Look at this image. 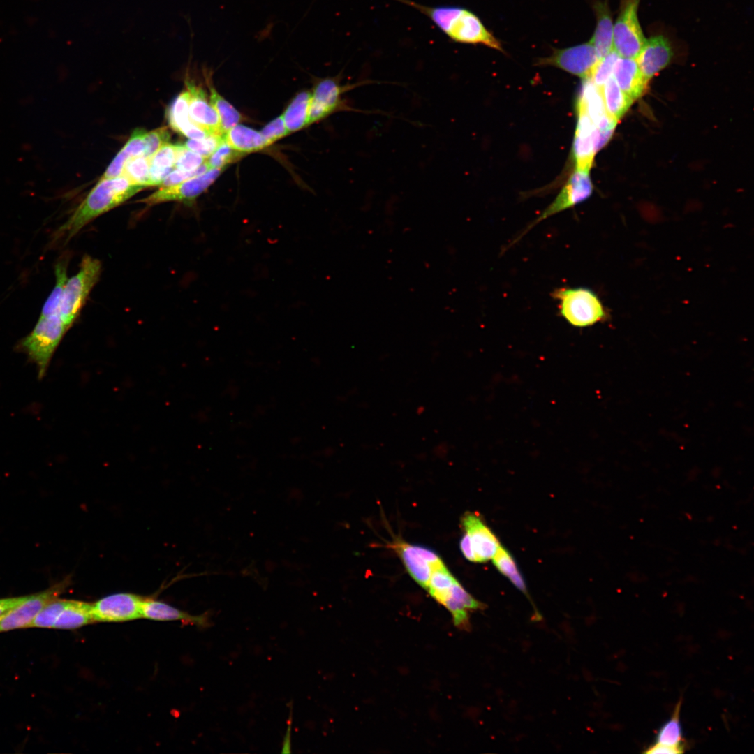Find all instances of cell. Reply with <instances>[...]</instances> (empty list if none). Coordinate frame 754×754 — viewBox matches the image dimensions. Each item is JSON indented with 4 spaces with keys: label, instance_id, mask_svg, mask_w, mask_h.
Segmentation results:
<instances>
[{
    "label": "cell",
    "instance_id": "38",
    "mask_svg": "<svg viewBox=\"0 0 754 754\" xmlns=\"http://www.w3.org/2000/svg\"><path fill=\"white\" fill-rule=\"evenodd\" d=\"M223 135H208L200 140H188L184 145L188 149L207 158L223 141Z\"/></svg>",
    "mask_w": 754,
    "mask_h": 754
},
{
    "label": "cell",
    "instance_id": "25",
    "mask_svg": "<svg viewBox=\"0 0 754 754\" xmlns=\"http://www.w3.org/2000/svg\"><path fill=\"white\" fill-rule=\"evenodd\" d=\"M600 91L607 113L618 121L630 107L633 100L619 88L612 76L600 87Z\"/></svg>",
    "mask_w": 754,
    "mask_h": 754
},
{
    "label": "cell",
    "instance_id": "34",
    "mask_svg": "<svg viewBox=\"0 0 754 754\" xmlns=\"http://www.w3.org/2000/svg\"><path fill=\"white\" fill-rule=\"evenodd\" d=\"M68 600L56 598L47 604L27 627L53 628Z\"/></svg>",
    "mask_w": 754,
    "mask_h": 754
},
{
    "label": "cell",
    "instance_id": "32",
    "mask_svg": "<svg viewBox=\"0 0 754 754\" xmlns=\"http://www.w3.org/2000/svg\"><path fill=\"white\" fill-rule=\"evenodd\" d=\"M681 705V701L680 700L677 703L670 718L659 729L656 736V744L673 747H681L682 730L679 720Z\"/></svg>",
    "mask_w": 754,
    "mask_h": 754
},
{
    "label": "cell",
    "instance_id": "41",
    "mask_svg": "<svg viewBox=\"0 0 754 754\" xmlns=\"http://www.w3.org/2000/svg\"><path fill=\"white\" fill-rule=\"evenodd\" d=\"M209 170L205 161L198 168L192 171L179 170L171 171L162 181L161 186H168L179 184L192 177L200 175Z\"/></svg>",
    "mask_w": 754,
    "mask_h": 754
},
{
    "label": "cell",
    "instance_id": "40",
    "mask_svg": "<svg viewBox=\"0 0 754 754\" xmlns=\"http://www.w3.org/2000/svg\"><path fill=\"white\" fill-rule=\"evenodd\" d=\"M147 132L143 128H136L131 135L129 140L121 149L129 158L143 156L145 149V136Z\"/></svg>",
    "mask_w": 754,
    "mask_h": 754
},
{
    "label": "cell",
    "instance_id": "11",
    "mask_svg": "<svg viewBox=\"0 0 754 754\" xmlns=\"http://www.w3.org/2000/svg\"><path fill=\"white\" fill-rule=\"evenodd\" d=\"M144 598L131 593H117L91 604L94 621L124 622L142 618Z\"/></svg>",
    "mask_w": 754,
    "mask_h": 754
},
{
    "label": "cell",
    "instance_id": "21",
    "mask_svg": "<svg viewBox=\"0 0 754 754\" xmlns=\"http://www.w3.org/2000/svg\"><path fill=\"white\" fill-rule=\"evenodd\" d=\"M593 8L596 17V26L589 42L600 59L613 50L614 25L607 0L596 1Z\"/></svg>",
    "mask_w": 754,
    "mask_h": 754
},
{
    "label": "cell",
    "instance_id": "26",
    "mask_svg": "<svg viewBox=\"0 0 754 754\" xmlns=\"http://www.w3.org/2000/svg\"><path fill=\"white\" fill-rule=\"evenodd\" d=\"M311 98L309 91H301L294 97L285 110L282 117L288 133L300 130L308 125Z\"/></svg>",
    "mask_w": 754,
    "mask_h": 754
},
{
    "label": "cell",
    "instance_id": "46",
    "mask_svg": "<svg viewBox=\"0 0 754 754\" xmlns=\"http://www.w3.org/2000/svg\"><path fill=\"white\" fill-rule=\"evenodd\" d=\"M290 720L288 721V725L286 729V732L284 735L281 753H288L291 752V744H290V734H291V725H292V711L290 714Z\"/></svg>",
    "mask_w": 754,
    "mask_h": 754
},
{
    "label": "cell",
    "instance_id": "36",
    "mask_svg": "<svg viewBox=\"0 0 754 754\" xmlns=\"http://www.w3.org/2000/svg\"><path fill=\"white\" fill-rule=\"evenodd\" d=\"M619 57L620 56L613 50L599 59L590 77L597 87H602L612 76L614 66Z\"/></svg>",
    "mask_w": 754,
    "mask_h": 754
},
{
    "label": "cell",
    "instance_id": "20",
    "mask_svg": "<svg viewBox=\"0 0 754 754\" xmlns=\"http://www.w3.org/2000/svg\"><path fill=\"white\" fill-rule=\"evenodd\" d=\"M612 77L619 88L633 101L642 95L648 82L642 76L635 59L619 57Z\"/></svg>",
    "mask_w": 754,
    "mask_h": 754
},
{
    "label": "cell",
    "instance_id": "18",
    "mask_svg": "<svg viewBox=\"0 0 754 754\" xmlns=\"http://www.w3.org/2000/svg\"><path fill=\"white\" fill-rule=\"evenodd\" d=\"M576 109L584 111L596 128L608 124L613 119L607 113L600 88L594 84L591 77L584 78Z\"/></svg>",
    "mask_w": 754,
    "mask_h": 754
},
{
    "label": "cell",
    "instance_id": "24",
    "mask_svg": "<svg viewBox=\"0 0 754 754\" xmlns=\"http://www.w3.org/2000/svg\"><path fill=\"white\" fill-rule=\"evenodd\" d=\"M93 621L91 604L79 600H68L53 628L75 629L91 623Z\"/></svg>",
    "mask_w": 754,
    "mask_h": 754
},
{
    "label": "cell",
    "instance_id": "28",
    "mask_svg": "<svg viewBox=\"0 0 754 754\" xmlns=\"http://www.w3.org/2000/svg\"><path fill=\"white\" fill-rule=\"evenodd\" d=\"M457 581L444 565L434 570L425 589L438 603L444 605L450 598L453 585Z\"/></svg>",
    "mask_w": 754,
    "mask_h": 754
},
{
    "label": "cell",
    "instance_id": "23",
    "mask_svg": "<svg viewBox=\"0 0 754 754\" xmlns=\"http://www.w3.org/2000/svg\"><path fill=\"white\" fill-rule=\"evenodd\" d=\"M223 139L231 147L244 154L269 146L260 132L242 124H237L226 131Z\"/></svg>",
    "mask_w": 754,
    "mask_h": 754
},
{
    "label": "cell",
    "instance_id": "4",
    "mask_svg": "<svg viewBox=\"0 0 754 754\" xmlns=\"http://www.w3.org/2000/svg\"><path fill=\"white\" fill-rule=\"evenodd\" d=\"M559 302L561 315L571 325L584 327L603 321L607 316L598 295L586 288H559L552 294Z\"/></svg>",
    "mask_w": 754,
    "mask_h": 754
},
{
    "label": "cell",
    "instance_id": "16",
    "mask_svg": "<svg viewBox=\"0 0 754 754\" xmlns=\"http://www.w3.org/2000/svg\"><path fill=\"white\" fill-rule=\"evenodd\" d=\"M185 83L189 94L188 114L191 121L209 135H223L219 115L207 101L204 90L188 79Z\"/></svg>",
    "mask_w": 754,
    "mask_h": 754
},
{
    "label": "cell",
    "instance_id": "8",
    "mask_svg": "<svg viewBox=\"0 0 754 754\" xmlns=\"http://www.w3.org/2000/svg\"><path fill=\"white\" fill-rule=\"evenodd\" d=\"M592 193L593 184L589 176V171L575 170L554 201L513 239L509 246H507V249L519 241L540 222L584 202L591 195Z\"/></svg>",
    "mask_w": 754,
    "mask_h": 754
},
{
    "label": "cell",
    "instance_id": "2",
    "mask_svg": "<svg viewBox=\"0 0 754 754\" xmlns=\"http://www.w3.org/2000/svg\"><path fill=\"white\" fill-rule=\"evenodd\" d=\"M143 188L144 186L133 183L123 175L100 179L59 228L57 235L65 236L67 240L71 239L92 220L122 204Z\"/></svg>",
    "mask_w": 754,
    "mask_h": 754
},
{
    "label": "cell",
    "instance_id": "45",
    "mask_svg": "<svg viewBox=\"0 0 754 754\" xmlns=\"http://www.w3.org/2000/svg\"><path fill=\"white\" fill-rule=\"evenodd\" d=\"M27 596L0 599V616L22 603Z\"/></svg>",
    "mask_w": 754,
    "mask_h": 754
},
{
    "label": "cell",
    "instance_id": "14",
    "mask_svg": "<svg viewBox=\"0 0 754 754\" xmlns=\"http://www.w3.org/2000/svg\"><path fill=\"white\" fill-rule=\"evenodd\" d=\"M464 534L473 552L475 562H485L493 558L501 544L479 515L468 512L461 518Z\"/></svg>",
    "mask_w": 754,
    "mask_h": 754
},
{
    "label": "cell",
    "instance_id": "30",
    "mask_svg": "<svg viewBox=\"0 0 754 754\" xmlns=\"http://www.w3.org/2000/svg\"><path fill=\"white\" fill-rule=\"evenodd\" d=\"M491 559L496 568L529 598L524 581L510 552L501 545Z\"/></svg>",
    "mask_w": 754,
    "mask_h": 754
},
{
    "label": "cell",
    "instance_id": "33",
    "mask_svg": "<svg viewBox=\"0 0 754 754\" xmlns=\"http://www.w3.org/2000/svg\"><path fill=\"white\" fill-rule=\"evenodd\" d=\"M149 158L138 156L131 158L126 162L123 176L134 184L144 186H150Z\"/></svg>",
    "mask_w": 754,
    "mask_h": 754
},
{
    "label": "cell",
    "instance_id": "3",
    "mask_svg": "<svg viewBox=\"0 0 754 754\" xmlns=\"http://www.w3.org/2000/svg\"><path fill=\"white\" fill-rule=\"evenodd\" d=\"M68 330L58 313L39 317L31 332L19 342V350L35 364L40 379L45 376L52 356Z\"/></svg>",
    "mask_w": 754,
    "mask_h": 754
},
{
    "label": "cell",
    "instance_id": "15",
    "mask_svg": "<svg viewBox=\"0 0 754 754\" xmlns=\"http://www.w3.org/2000/svg\"><path fill=\"white\" fill-rule=\"evenodd\" d=\"M576 111L577 122L572 147L575 170L589 171L597 152L598 129L584 111Z\"/></svg>",
    "mask_w": 754,
    "mask_h": 754
},
{
    "label": "cell",
    "instance_id": "5",
    "mask_svg": "<svg viewBox=\"0 0 754 754\" xmlns=\"http://www.w3.org/2000/svg\"><path fill=\"white\" fill-rule=\"evenodd\" d=\"M101 272V262L90 256L82 258L79 271L68 279L58 309V314L69 329L78 317Z\"/></svg>",
    "mask_w": 754,
    "mask_h": 754
},
{
    "label": "cell",
    "instance_id": "35",
    "mask_svg": "<svg viewBox=\"0 0 754 754\" xmlns=\"http://www.w3.org/2000/svg\"><path fill=\"white\" fill-rule=\"evenodd\" d=\"M244 154L231 147L225 140L219 144L212 154L205 160L209 169H223L227 165L239 159Z\"/></svg>",
    "mask_w": 754,
    "mask_h": 754
},
{
    "label": "cell",
    "instance_id": "43",
    "mask_svg": "<svg viewBox=\"0 0 754 754\" xmlns=\"http://www.w3.org/2000/svg\"><path fill=\"white\" fill-rule=\"evenodd\" d=\"M128 159V158L121 149L100 179H112L121 176L123 175L126 162Z\"/></svg>",
    "mask_w": 754,
    "mask_h": 754
},
{
    "label": "cell",
    "instance_id": "31",
    "mask_svg": "<svg viewBox=\"0 0 754 754\" xmlns=\"http://www.w3.org/2000/svg\"><path fill=\"white\" fill-rule=\"evenodd\" d=\"M209 102L217 112L223 134L233 126L238 124L242 119L239 112L213 87H210Z\"/></svg>",
    "mask_w": 754,
    "mask_h": 754
},
{
    "label": "cell",
    "instance_id": "42",
    "mask_svg": "<svg viewBox=\"0 0 754 754\" xmlns=\"http://www.w3.org/2000/svg\"><path fill=\"white\" fill-rule=\"evenodd\" d=\"M260 133L269 145L274 141L288 134L283 119L281 116L276 117L268 123L260 131Z\"/></svg>",
    "mask_w": 754,
    "mask_h": 754
},
{
    "label": "cell",
    "instance_id": "44",
    "mask_svg": "<svg viewBox=\"0 0 754 754\" xmlns=\"http://www.w3.org/2000/svg\"><path fill=\"white\" fill-rule=\"evenodd\" d=\"M681 747H673L656 744L649 747L644 753L648 754H677L683 752Z\"/></svg>",
    "mask_w": 754,
    "mask_h": 754
},
{
    "label": "cell",
    "instance_id": "13",
    "mask_svg": "<svg viewBox=\"0 0 754 754\" xmlns=\"http://www.w3.org/2000/svg\"><path fill=\"white\" fill-rule=\"evenodd\" d=\"M392 547L399 555L409 575L424 589L434 570L445 565L441 557L429 548L399 540L394 542Z\"/></svg>",
    "mask_w": 754,
    "mask_h": 754
},
{
    "label": "cell",
    "instance_id": "27",
    "mask_svg": "<svg viewBox=\"0 0 754 754\" xmlns=\"http://www.w3.org/2000/svg\"><path fill=\"white\" fill-rule=\"evenodd\" d=\"M177 145L165 144L149 158L150 186H160L164 178L174 168Z\"/></svg>",
    "mask_w": 754,
    "mask_h": 754
},
{
    "label": "cell",
    "instance_id": "7",
    "mask_svg": "<svg viewBox=\"0 0 754 754\" xmlns=\"http://www.w3.org/2000/svg\"><path fill=\"white\" fill-rule=\"evenodd\" d=\"M640 0H621L614 25L613 50L621 57L635 59L646 39L637 17Z\"/></svg>",
    "mask_w": 754,
    "mask_h": 754
},
{
    "label": "cell",
    "instance_id": "19",
    "mask_svg": "<svg viewBox=\"0 0 754 754\" xmlns=\"http://www.w3.org/2000/svg\"><path fill=\"white\" fill-rule=\"evenodd\" d=\"M188 91H182L173 101L167 111V119L170 127L175 131L193 140H200L209 134L190 119L188 114Z\"/></svg>",
    "mask_w": 754,
    "mask_h": 754
},
{
    "label": "cell",
    "instance_id": "12",
    "mask_svg": "<svg viewBox=\"0 0 754 754\" xmlns=\"http://www.w3.org/2000/svg\"><path fill=\"white\" fill-rule=\"evenodd\" d=\"M223 169H209L203 174L177 184L161 186L148 197L139 200L148 206L162 202L178 201L184 203L193 202L216 179Z\"/></svg>",
    "mask_w": 754,
    "mask_h": 754
},
{
    "label": "cell",
    "instance_id": "9",
    "mask_svg": "<svg viewBox=\"0 0 754 754\" xmlns=\"http://www.w3.org/2000/svg\"><path fill=\"white\" fill-rule=\"evenodd\" d=\"M599 59L593 45L588 42L564 49L554 50L549 57L539 59L536 65L554 66L574 75L586 78L591 77Z\"/></svg>",
    "mask_w": 754,
    "mask_h": 754
},
{
    "label": "cell",
    "instance_id": "1",
    "mask_svg": "<svg viewBox=\"0 0 754 754\" xmlns=\"http://www.w3.org/2000/svg\"><path fill=\"white\" fill-rule=\"evenodd\" d=\"M427 17L450 39L456 43L483 45L503 51L501 43L472 11L459 6H429L412 0H395Z\"/></svg>",
    "mask_w": 754,
    "mask_h": 754
},
{
    "label": "cell",
    "instance_id": "22",
    "mask_svg": "<svg viewBox=\"0 0 754 754\" xmlns=\"http://www.w3.org/2000/svg\"><path fill=\"white\" fill-rule=\"evenodd\" d=\"M142 618L154 621H181L185 623L206 626L207 619L203 615L193 616L167 603L151 598H145L142 605Z\"/></svg>",
    "mask_w": 754,
    "mask_h": 754
},
{
    "label": "cell",
    "instance_id": "29",
    "mask_svg": "<svg viewBox=\"0 0 754 754\" xmlns=\"http://www.w3.org/2000/svg\"><path fill=\"white\" fill-rule=\"evenodd\" d=\"M67 257L61 258L55 265L56 283L45 301L39 317H46L54 313H58L59 306L63 295L67 278Z\"/></svg>",
    "mask_w": 754,
    "mask_h": 754
},
{
    "label": "cell",
    "instance_id": "6",
    "mask_svg": "<svg viewBox=\"0 0 754 754\" xmlns=\"http://www.w3.org/2000/svg\"><path fill=\"white\" fill-rule=\"evenodd\" d=\"M340 75L328 77L319 80L314 87L309 108L308 124L315 123L338 110H349L361 113H374L368 110L357 109L347 105L342 99V94L355 88L376 82L366 80L355 83L341 85Z\"/></svg>",
    "mask_w": 754,
    "mask_h": 754
},
{
    "label": "cell",
    "instance_id": "10",
    "mask_svg": "<svg viewBox=\"0 0 754 754\" xmlns=\"http://www.w3.org/2000/svg\"><path fill=\"white\" fill-rule=\"evenodd\" d=\"M69 582L66 578L43 592L28 596L22 603L0 616V632L27 627L47 604L65 591Z\"/></svg>",
    "mask_w": 754,
    "mask_h": 754
},
{
    "label": "cell",
    "instance_id": "37",
    "mask_svg": "<svg viewBox=\"0 0 754 754\" xmlns=\"http://www.w3.org/2000/svg\"><path fill=\"white\" fill-rule=\"evenodd\" d=\"M206 158L187 149L184 145H177L174 168L182 171H192L200 166Z\"/></svg>",
    "mask_w": 754,
    "mask_h": 754
},
{
    "label": "cell",
    "instance_id": "17",
    "mask_svg": "<svg viewBox=\"0 0 754 754\" xmlns=\"http://www.w3.org/2000/svg\"><path fill=\"white\" fill-rule=\"evenodd\" d=\"M672 57L669 40L663 35H657L646 40L635 60L642 76L649 82L669 64Z\"/></svg>",
    "mask_w": 754,
    "mask_h": 754
},
{
    "label": "cell",
    "instance_id": "39",
    "mask_svg": "<svg viewBox=\"0 0 754 754\" xmlns=\"http://www.w3.org/2000/svg\"><path fill=\"white\" fill-rule=\"evenodd\" d=\"M170 140V134L166 127L147 133L143 156L151 158L160 148L169 143Z\"/></svg>",
    "mask_w": 754,
    "mask_h": 754
}]
</instances>
